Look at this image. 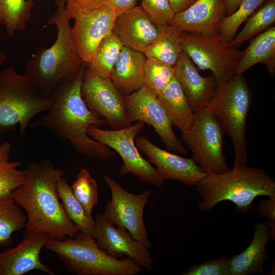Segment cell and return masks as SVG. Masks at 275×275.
<instances>
[{"label": "cell", "instance_id": "cell-1", "mask_svg": "<svg viewBox=\"0 0 275 275\" xmlns=\"http://www.w3.org/2000/svg\"><path fill=\"white\" fill-rule=\"evenodd\" d=\"M24 171V181L12 196L26 213L24 231L44 233L53 239L74 237L79 229L67 217L57 189L64 171L48 159L31 162Z\"/></svg>", "mask_w": 275, "mask_h": 275}, {"label": "cell", "instance_id": "cell-2", "mask_svg": "<svg viewBox=\"0 0 275 275\" xmlns=\"http://www.w3.org/2000/svg\"><path fill=\"white\" fill-rule=\"evenodd\" d=\"M87 64L72 80L60 86L51 95L52 104L47 114L31 123L32 127H45L69 142L81 154L104 160L114 153L110 148L92 139L87 133L91 126L101 127L105 120L90 109L81 95V85Z\"/></svg>", "mask_w": 275, "mask_h": 275}, {"label": "cell", "instance_id": "cell-3", "mask_svg": "<svg viewBox=\"0 0 275 275\" xmlns=\"http://www.w3.org/2000/svg\"><path fill=\"white\" fill-rule=\"evenodd\" d=\"M57 9L47 21L57 29V39L49 47L39 48L26 62L24 75L43 97L50 96L61 85L74 79L84 63L75 47L66 3L56 0Z\"/></svg>", "mask_w": 275, "mask_h": 275}, {"label": "cell", "instance_id": "cell-4", "mask_svg": "<svg viewBox=\"0 0 275 275\" xmlns=\"http://www.w3.org/2000/svg\"><path fill=\"white\" fill-rule=\"evenodd\" d=\"M201 197L198 207L203 211L212 209L219 203L229 201L236 212L246 214L259 196L275 194V181L261 168H233L222 174H207L196 186Z\"/></svg>", "mask_w": 275, "mask_h": 275}, {"label": "cell", "instance_id": "cell-5", "mask_svg": "<svg viewBox=\"0 0 275 275\" xmlns=\"http://www.w3.org/2000/svg\"><path fill=\"white\" fill-rule=\"evenodd\" d=\"M54 252L66 269L76 275H135L142 267L130 259L109 256L94 238L78 232L74 237L50 239L44 246Z\"/></svg>", "mask_w": 275, "mask_h": 275}, {"label": "cell", "instance_id": "cell-6", "mask_svg": "<svg viewBox=\"0 0 275 275\" xmlns=\"http://www.w3.org/2000/svg\"><path fill=\"white\" fill-rule=\"evenodd\" d=\"M252 102V94L241 74H236L229 81L217 87L207 106L233 145L235 160L233 168L247 164L246 124Z\"/></svg>", "mask_w": 275, "mask_h": 275}, {"label": "cell", "instance_id": "cell-7", "mask_svg": "<svg viewBox=\"0 0 275 275\" xmlns=\"http://www.w3.org/2000/svg\"><path fill=\"white\" fill-rule=\"evenodd\" d=\"M53 102L52 97H43L32 82L13 68L0 70V132L14 130L19 125L23 136L32 119L47 112Z\"/></svg>", "mask_w": 275, "mask_h": 275}, {"label": "cell", "instance_id": "cell-8", "mask_svg": "<svg viewBox=\"0 0 275 275\" xmlns=\"http://www.w3.org/2000/svg\"><path fill=\"white\" fill-rule=\"evenodd\" d=\"M65 7L70 19L74 20L71 33L75 47L88 64L100 42L112 32L118 14L106 0L70 1Z\"/></svg>", "mask_w": 275, "mask_h": 275}, {"label": "cell", "instance_id": "cell-9", "mask_svg": "<svg viewBox=\"0 0 275 275\" xmlns=\"http://www.w3.org/2000/svg\"><path fill=\"white\" fill-rule=\"evenodd\" d=\"M180 43L182 51L199 69L212 72L218 86L224 85L236 74L244 53L219 35L182 32Z\"/></svg>", "mask_w": 275, "mask_h": 275}, {"label": "cell", "instance_id": "cell-10", "mask_svg": "<svg viewBox=\"0 0 275 275\" xmlns=\"http://www.w3.org/2000/svg\"><path fill=\"white\" fill-rule=\"evenodd\" d=\"M224 133L207 107L195 113L181 139L190 150L193 159L206 174H222L231 169L223 150Z\"/></svg>", "mask_w": 275, "mask_h": 275}, {"label": "cell", "instance_id": "cell-11", "mask_svg": "<svg viewBox=\"0 0 275 275\" xmlns=\"http://www.w3.org/2000/svg\"><path fill=\"white\" fill-rule=\"evenodd\" d=\"M144 127L145 123L141 121L118 130H104L91 126L87 133L93 140L113 149L120 155L123 161L119 169L121 175L130 173L142 182L160 187L165 181L156 168L142 156L135 144L136 137Z\"/></svg>", "mask_w": 275, "mask_h": 275}, {"label": "cell", "instance_id": "cell-12", "mask_svg": "<svg viewBox=\"0 0 275 275\" xmlns=\"http://www.w3.org/2000/svg\"><path fill=\"white\" fill-rule=\"evenodd\" d=\"M103 179L109 187L111 199L108 201L102 216L117 227L127 230L131 237L151 246L143 218L144 210L152 191L147 190L135 195L129 193L107 174Z\"/></svg>", "mask_w": 275, "mask_h": 275}, {"label": "cell", "instance_id": "cell-13", "mask_svg": "<svg viewBox=\"0 0 275 275\" xmlns=\"http://www.w3.org/2000/svg\"><path fill=\"white\" fill-rule=\"evenodd\" d=\"M81 95L87 106L104 119L113 129H121L132 124L126 109L125 95L111 80L98 76L87 65Z\"/></svg>", "mask_w": 275, "mask_h": 275}, {"label": "cell", "instance_id": "cell-14", "mask_svg": "<svg viewBox=\"0 0 275 275\" xmlns=\"http://www.w3.org/2000/svg\"><path fill=\"white\" fill-rule=\"evenodd\" d=\"M125 99L126 109L132 122L141 121L152 126L168 150L183 155L188 153L176 136L157 96L146 86L125 95Z\"/></svg>", "mask_w": 275, "mask_h": 275}, {"label": "cell", "instance_id": "cell-15", "mask_svg": "<svg viewBox=\"0 0 275 275\" xmlns=\"http://www.w3.org/2000/svg\"><path fill=\"white\" fill-rule=\"evenodd\" d=\"M94 238L97 244L111 257L130 259L142 268L151 270L153 259L141 241L133 239L126 230L116 227L98 214L95 219Z\"/></svg>", "mask_w": 275, "mask_h": 275}, {"label": "cell", "instance_id": "cell-16", "mask_svg": "<svg viewBox=\"0 0 275 275\" xmlns=\"http://www.w3.org/2000/svg\"><path fill=\"white\" fill-rule=\"evenodd\" d=\"M135 144L164 181L173 179L196 187L207 174L192 157H183L161 149L143 135H137Z\"/></svg>", "mask_w": 275, "mask_h": 275}, {"label": "cell", "instance_id": "cell-17", "mask_svg": "<svg viewBox=\"0 0 275 275\" xmlns=\"http://www.w3.org/2000/svg\"><path fill=\"white\" fill-rule=\"evenodd\" d=\"M50 239L44 233L24 231L18 245L0 253V275H23L33 270L54 275L40 259L41 250Z\"/></svg>", "mask_w": 275, "mask_h": 275}, {"label": "cell", "instance_id": "cell-18", "mask_svg": "<svg viewBox=\"0 0 275 275\" xmlns=\"http://www.w3.org/2000/svg\"><path fill=\"white\" fill-rule=\"evenodd\" d=\"M160 31V26L156 25L138 6L117 15L112 32L123 46L144 53Z\"/></svg>", "mask_w": 275, "mask_h": 275}, {"label": "cell", "instance_id": "cell-19", "mask_svg": "<svg viewBox=\"0 0 275 275\" xmlns=\"http://www.w3.org/2000/svg\"><path fill=\"white\" fill-rule=\"evenodd\" d=\"M225 14V0H197L185 11L175 14L170 24L181 32L219 35V24Z\"/></svg>", "mask_w": 275, "mask_h": 275}, {"label": "cell", "instance_id": "cell-20", "mask_svg": "<svg viewBox=\"0 0 275 275\" xmlns=\"http://www.w3.org/2000/svg\"><path fill=\"white\" fill-rule=\"evenodd\" d=\"M175 76L196 113L207 107L218 85L214 76H201L197 66L183 51L175 65Z\"/></svg>", "mask_w": 275, "mask_h": 275}, {"label": "cell", "instance_id": "cell-21", "mask_svg": "<svg viewBox=\"0 0 275 275\" xmlns=\"http://www.w3.org/2000/svg\"><path fill=\"white\" fill-rule=\"evenodd\" d=\"M271 240L267 222L256 223L249 246L230 259L231 275H251L265 272L263 264L267 256L266 246Z\"/></svg>", "mask_w": 275, "mask_h": 275}, {"label": "cell", "instance_id": "cell-22", "mask_svg": "<svg viewBox=\"0 0 275 275\" xmlns=\"http://www.w3.org/2000/svg\"><path fill=\"white\" fill-rule=\"evenodd\" d=\"M144 53L123 46L113 68L111 80L124 95L131 94L144 85Z\"/></svg>", "mask_w": 275, "mask_h": 275}, {"label": "cell", "instance_id": "cell-23", "mask_svg": "<svg viewBox=\"0 0 275 275\" xmlns=\"http://www.w3.org/2000/svg\"><path fill=\"white\" fill-rule=\"evenodd\" d=\"M157 98L172 126L181 132L186 130L193 122L195 113L175 76L157 95Z\"/></svg>", "mask_w": 275, "mask_h": 275}, {"label": "cell", "instance_id": "cell-24", "mask_svg": "<svg viewBox=\"0 0 275 275\" xmlns=\"http://www.w3.org/2000/svg\"><path fill=\"white\" fill-rule=\"evenodd\" d=\"M258 63L265 64L268 74L275 73V27L271 26L252 39L235 71L242 74L246 70Z\"/></svg>", "mask_w": 275, "mask_h": 275}, {"label": "cell", "instance_id": "cell-25", "mask_svg": "<svg viewBox=\"0 0 275 275\" xmlns=\"http://www.w3.org/2000/svg\"><path fill=\"white\" fill-rule=\"evenodd\" d=\"M180 31L169 24L160 26L159 34L144 52L147 58H153L172 66L176 65L181 52Z\"/></svg>", "mask_w": 275, "mask_h": 275}, {"label": "cell", "instance_id": "cell-26", "mask_svg": "<svg viewBox=\"0 0 275 275\" xmlns=\"http://www.w3.org/2000/svg\"><path fill=\"white\" fill-rule=\"evenodd\" d=\"M57 189L62 205L69 219L78 227L79 232L94 238L95 221L92 216L87 213L82 205L74 196L66 178L58 181Z\"/></svg>", "mask_w": 275, "mask_h": 275}, {"label": "cell", "instance_id": "cell-27", "mask_svg": "<svg viewBox=\"0 0 275 275\" xmlns=\"http://www.w3.org/2000/svg\"><path fill=\"white\" fill-rule=\"evenodd\" d=\"M35 4L34 0H0V26L5 28L9 37L25 29Z\"/></svg>", "mask_w": 275, "mask_h": 275}, {"label": "cell", "instance_id": "cell-28", "mask_svg": "<svg viewBox=\"0 0 275 275\" xmlns=\"http://www.w3.org/2000/svg\"><path fill=\"white\" fill-rule=\"evenodd\" d=\"M123 45L111 32L100 42L87 66L98 76L111 80L113 70Z\"/></svg>", "mask_w": 275, "mask_h": 275}, {"label": "cell", "instance_id": "cell-29", "mask_svg": "<svg viewBox=\"0 0 275 275\" xmlns=\"http://www.w3.org/2000/svg\"><path fill=\"white\" fill-rule=\"evenodd\" d=\"M26 217L12 195L0 197V248L13 241L14 232L24 228Z\"/></svg>", "mask_w": 275, "mask_h": 275}, {"label": "cell", "instance_id": "cell-30", "mask_svg": "<svg viewBox=\"0 0 275 275\" xmlns=\"http://www.w3.org/2000/svg\"><path fill=\"white\" fill-rule=\"evenodd\" d=\"M11 150L9 142L0 145V197L12 195L24 181V171L18 169L21 161L9 160Z\"/></svg>", "mask_w": 275, "mask_h": 275}, {"label": "cell", "instance_id": "cell-31", "mask_svg": "<svg viewBox=\"0 0 275 275\" xmlns=\"http://www.w3.org/2000/svg\"><path fill=\"white\" fill-rule=\"evenodd\" d=\"M275 22V0H268L252 15L231 43L235 46L251 40Z\"/></svg>", "mask_w": 275, "mask_h": 275}, {"label": "cell", "instance_id": "cell-32", "mask_svg": "<svg viewBox=\"0 0 275 275\" xmlns=\"http://www.w3.org/2000/svg\"><path fill=\"white\" fill-rule=\"evenodd\" d=\"M264 1L242 0L234 13L222 19L219 27V35L228 42H231L236 36L239 26Z\"/></svg>", "mask_w": 275, "mask_h": 275}, {"label": "cell", "instance_id": "cell-33", "mask_svg": "<svg viewBox=\"0 0 275 275\" xmlns=\"http://www.w3.org/2000/svg\"><path fill=\"white\" fill-rule=\"evenodd\" d=\"M175 67L153 58H147L144 85L157 95L175 76Z\"/></svg>", "mask_w": 275, "mask_h": 275}, {"label": "cell", "instance_id": "cell-34", "mask_svg": "<svg viewBox=\"0 0 275 275\" xmlns=\"http://www.w3.org/2000/svg\"><path fill=\"white\" fill-rule=\"evenodd\" d=\"M70 187L74 196L82 205L87 213L92 216L94 207L98 204V194L96 181L89 172L85 169L80 170Z\"/></svg>", "mask_w": 275, "mask_h": 275}, {"label": "cell", "instance_id": "cell-35", "mask_svg": "<svg viewBox=\"0 0 275 275\" xmlns=\"http://www.w3.org/2000/svg\"><path fill=\"white\" fill-rule=\"evenodd\" d=\"M140 6L158 26L170 24L175 14L168 0H142Z\"/></svg>", "mask_w": 275, "mask_h": 275}, {"label": "cell", "instance_id": "cell-36", "mask_svg": "<svg viewBox=\"0 0 275 275\" xmlns=\"http://www.w3.org/2000/svg\"><path fill=\"white\" fill-rule=\"evenodd\" d=\"M183 275H231L230 259L223 256L192 265Z\"/></svg>", "mask_w": 275, "mask_h": 275}, {"label": "cell", "instance_id": "cell-37", "mask_svg": "<svg viewBox=\"0 0 275 275\" xmlns=\"http://www.w3.org/2000/svg\"><path fill=\"white\" fill-rule=\"evenodd\" d=\"M260 215L267 219L271 240L275 239V194L268 199L261 200L258 206Z\"/></svg>", "mask_w": 275, "mask_h": 275}, {"label": "cell", "instance_id": "cell-38", "mask_svg": "<svg viewBox=\"0 0 275 275\" xmlns=\"http://www.w3.org/2000/svg\"><path fill=\"white\" fill-rule=\"evenodd\" d=\"M138 0H106L107 3L119 13L136 6Z\"/></svg>", "mask_w": 275, "mask_h": 275}, {"label": "cell", "instance_id": "cell-39", "mask_svg": "<svg viewBox=\"0 0 275 275\" xmlns=\"http://www.w3.org/2000/svg\"><path fill=\"white\" fill-rule=\"evenodd\" d=\"M170 5L175 13H179L189 8L197 0H168Z\"/></svg>", "mask_w": 275, "mask_h": 275}, {"label": "cell", "instance_id": "cell-40", "mask_svg": "<svg viewBox=\"0 0 275 275\" xmlns=\"http://www.w3.org/2000/svg\"><path fill=\"white\" fill-rule=\"evenodd\" d=\"M242 0H225L226 4V16L231 15L238 8Z\"/></svg>", "mask_w": 275, "mask_h": 275}, {"label": "cell", "instance_id": "cell-41", "mask_svg": "<svg viewBox=\"0 0 275 275\" xmlns=\"http://www.w3.org/2000/svg\"><path fill=\"white\" fill-rule=\"evenodd\" d=\"M7 60L5 53L0 49V68Z\"/></svg>", "mask_w": 275, "mask_h": 275}, {"label": "cell", "instance_id": "cell-42", "mask_svg": "<svg viewBox=\"0 0 275 275\" xmlns=\"http://www.w3.org/2000/svg\"><path fill=\"white\" fill-rule=\"evenodd\" d=\"M60 1H63L65 3H66L67 2H68V1H78V0H60Z\"/></svg>", "mask_w": 275, "mask_h": 275}]
</instances>
